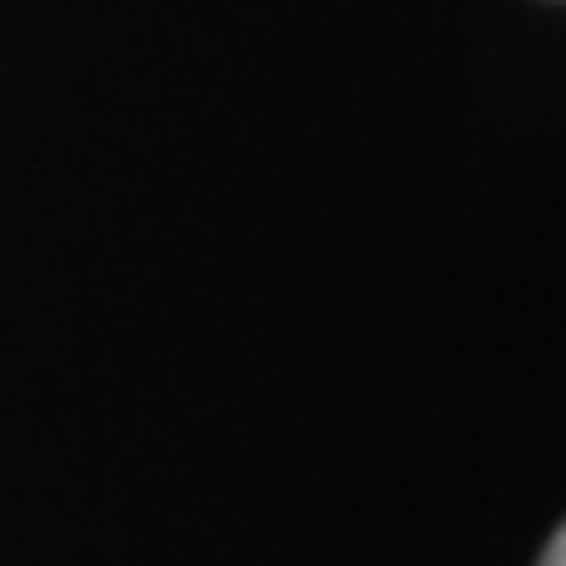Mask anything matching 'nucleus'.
I'll use <instances>...</instances> for the list:
<instances>
[{
    "label": "nucleus",
    "instance_id": "f257e3e1",
    "mask_svg": "<svg viewBox=\"0 0 566 566\" xmlns=\"http://www.w3.org/2000/svg\"><path fill=\"white\" fill-rule=\"evenodd\" d=\"M541 566H566V525L551 535V546H546V556H541Z\"/></svg>",
    "mask_w": 566,
    "mask_h": 566
}]
</instances>
